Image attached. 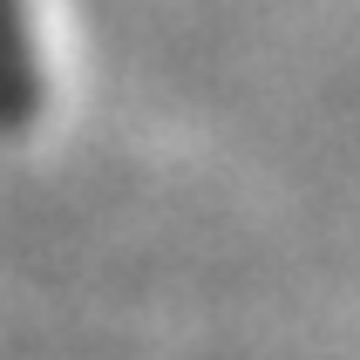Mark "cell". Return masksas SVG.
I'll list each match as a JSON object with an SVG mask.
<instances>
[{
    "instance_id": "obj_1",
    "label": "cell",
    "mask_w": 360,
    "mask_h": 360,
    "mask_svg": "<svg viewBox=\"0 0 360 360\" xmlns=\"http://www.w3.org/2000/svg\"><path fill=\"white\" fill-rule=\"evenodd\" d=\"M41 116V48L27 0H0V136Z\"/></svg>"
}]
</instances>
